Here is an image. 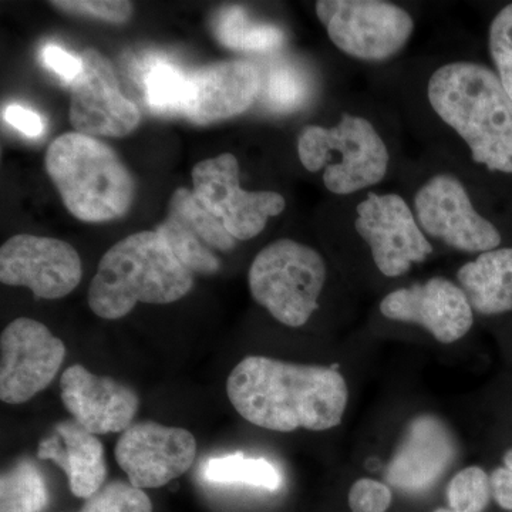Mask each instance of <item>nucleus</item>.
<instances>
[{"mask_svg":"<svg viewBox=\"0 0 512 512\" xmlns=\"http://www.w3.org/2000/svg\"><path fill=\"white\" fill-rule=\"evenodd\" d=\"M325 256L292 238L269 242L249 266L252 298L272 318L289 328H301L318 312L328 284Z\"/></svg>","mask_w":512,"mask_h":512,"instance_id":"6e6552de","label":"nucleus"},{"mask_svg":"<svg viewBox=\"0 0 512 512\" xmlns=\"http://www.w3.org/2000/svg\"><path fill=\"white\" fill-rule=\"evenodd\" d=\"M458 286L480 316L512 313V244L473 256L457 269Z\"/></svg>","mask_w":512,"mask_h":512,"instance_id":"412c9836","label":"nucleus"},{"mask_svg":"<svg viewBox=\"0 0 512 512\" xmlns=\"http://www.w3.org/2000/svg\"><path fill=\"white\" fill-rule=\"evenodd\" d=\"M379 312L390 322L426 329L444 345L463 339L473 328L476 316L466 293L446 276H431L393 289L379 302Z\"/></svg>","mask_w":512,"mask_h":512,"instance_id":"4468645a","label":"nucleus"},{"mask_svg":"<svg viewBox=\"0 0 512 512\" xmlns=\"http://www.w3.org/2000/svg\"><path fill=\"white\" fill-rule=\"evenodd\" d=\"M50 5L70 15L90 16L116 25L126 23L133 15V3L124 0H55Z\"/></svg>","mask_w":512,"mask_h":512,"instance_id":"c756f323","label":"nucleus"},{"mask_svg":"<svg viewBox=\"0 0 512 512\" xmlns=\"http://www.w3.org/2000/svg\"><path fill=\"white\" fill-rule=\"evenodd\" d=\"M156 231L192 275L217 274L221 269L218 254L237 247V239L188 188H178L171 195L167 217Z\"/></svg>","mask_w":512,"mask_h":512,"instance_id":"dca6fc26","label":"nucleus"},{"mask_svg":"<svg viewBox=\"0 0 512 512\" xmlns=\"http://www.w3.org/2000/svg\"><path fill=\"white\" fill-rule=\"evenodd\" d=\"M43 64L56 73L63 82L72 84L83 70L82 57L74 56L57 45H46L42 49Z\"/></svg>","mask_w":512,"mask_h":512,"instance_id":"2f4dec72","label":"nucleus"},{"mask_svg":"<svg viewBox=\"0 0 512 512\" xmlns=\"http://www.w3.org/2000/svg\"><path fill=\"white\" fill-rule=\"evenodd\" d=\"M392 491L372 478H360L349 491L352 512H386L392 504Z\"/></svg>","mask_w":512,"mask_h":512,"instance_id":"7c9ffc66","label":"nucleus"},{"mask_svg":"<svg viewBox=\"0 0 512 512\" xmlns=\"http://www.w3.org/2000/svg\"><path fill=\"white\" fill-rule=\"evenodd\" d=\"M80 512H153V504L141 488L116 480L86 500Z\"/></svg>","mask_w":512,"mask_h":512,"instance_id":"c85d7f7f","label":"nucleus"},{"mask_svg":"<svg viewBox=\"0 0 512 512\" xmlns=\"http://www.w3.org/2000/svg\"><path fill=\"white\" fill-rule=\"evenodd\" d=\"M197 200L214 214L237 241H251L261 235L274 218L281 217L288 201L272 188L245 190L241 165L232 153L200 161L192 168Z\"/></svg>","mask_w":512,"mask_h":512,"instance_id":"9d476101","label":"nucleus"},{"mask_svg":"<svg viewBox=\"0 0 512 512\" xmlns=\"http://www.w3.org/2000/svg\"><path fill=\"white\" fill-rule=\"evenodd\" d=\"M332 200V224L348 242L366 252L383 279L403 278L436 254L396 185Z\"/></svg>","mask_w":512,"mask_h":512,"instance_id":"423d86ee","label":"nucleus"},{"mask_svg":"<svg viewBox=\"0 0 512 512\" xmlns=\"http://www.w3.org/2000/svg\"><path fill=\"white\" fill-rule=\"evenodd\" d=\"M190 97L184 116L197 126L232 119L258 101L262 70L249 60H224L188 74Z\"/></svg>","mask_w":512,"mask_h":512,"instance_id":"f3484780","label":"nucleus"},{"mask_svg":"<svg viewBox=\"0 0 512 512\" xmlns=\"http://www.w3.org/2000/svg\"><path fill=\"white\" fill-rule=\"evenodd\" d=\"M83 70L72 86L70 123L92 137H126L140 126V110L120 90L113 64L96 49L83 50Z\"/></svg>","mask_w":512,"mask_h":512,"instance_id":"f8f14e48","label":"nucleus"},{"mask_svg":"<svg viewBox=\"0 0 512 512\" xmlns=\"http://www.w3.org/2000/svg\"><path fill=\"white\" fill-rule=\"evenodd\" d=\"M0 352V399L23 404L55 380L66 346L42 322L18 318L3 329Z\"/></svg>","mask_w":512,"mask_h":512,"instance_id":"9b49d317","label":"nucleus"},{"mask_svg":"<svg viewBox=\"0 0 512 512\" xmlns=\"http://www.w3.org/2000/svg\"><path fill=\"white\" fill-rule=\"evenodd\" d=\"M403 121L387 100L348 94L328 119L305 124L296 156L332 198L396 183L407 157Z\"/></svg>","mask_w":512,"mask_h":512,"instance_id":"f03ea898","label":"nucleus"},{"mask_svg":"<svg viewBox=\"0 0 512 512\" xmlns=\"http://www.w3.org/2000/svg\"><path fill=\"white\" fill-rule=\"evenodd\" d=\"M82 259L69 242L19 234L0 248V281L9 286H25L37 298L62 299L79 286Z\"/></svg>","mask_w":512,"mask_h":512,"instance_id":"ddd939ff","label":"nucleus"},{"mask_svg":"<svg viewBox=\"0 0 512 512\" xmlns=\"http://www.w3.org/2000/svg\"><path fill=\"white\" fill-rule=\"evenodd\" d=\"M144 92L151 110L184 114L190 97L188 74L167 62H154L143 77Z\"/></svg>","mask_w":512,"mask_h":512,"instance_id":"a878e982","label":"nucleus"},{"mask_svg":"<svg viewBox=\"0 0 512 512\" xmlns=\"http://www.w3.org/2000/svg\"><path fill=\"white\" fill-rule=\"evenodd\" d=\"M212 28L218 42L235 52L274 55L286 45V33L281 26L251 18L242 6L221 9Z\"/></svg>","mask_w":512,"mask_h":512,"instance_id":"4be33fe9","label":"nucleus"},{"mask_svg":"<svg viewBox=\"0 0 512 512\" xmlns=\"http://www.w3.org/2000/svg\"><path fill=\"white\" fill-rule=\"evenodd\" d=\"M50 495L45 477L30 458L10 466L0 478V512H43Z\"/></svg>","mask_w":512,"mask_h":512,"instance_id":"b1692460","label":"nucleus"},{"mask_svg":"<svg viewBox=\"0 0 512 512\" xmlns=\"http://www.w3.org/2000/svg\"><path fill=\"white\" fill-rule=\"evenodd\" d=\"M315 87L311 74L291 62H274L262 72L261 93L258 101L266 110L289 114L302 110L311 101Z\"/></svg>","mask_w":512,"mask_h":512,"instance_id":"5701e85b","label":"nucleus"},{"mask_svg":"<svg viewBox=\"0 0 512 512\" xmlns=\"http://www.w3.org/2000/svg\"><path fill=\"white\" fill-rule=\"evenodd\" d=\"M3 120L26 137H40L45 131L42 117L33 110L25 109L19 104L6 107L2 113Z\"/></svg>","mask_w":512,"mask_h":512,"instance_id":"473e14b6","label":"nucleus"},{"mask_svg":"<svg viewBox=\"0 0 512 512\" xmlns=\"http://www.w3.org/2000/svg\"><path fill=\"white\" fill-rule=\"evenodd\" d=\"M204 476L211 483L242 484L276 491L282 484L278 468L265 458L245 457L244 454L211 458L204 468Z\"/></svg>","mask_w":512,"mask_h":512,"instance_id":"393cba45","label":"nucleus"},{"mask_svg":"<svg viewBox=\"0 0 512 512\" xmlns=\"http://www.w3.org/2000/svg\"><path fill=\"white\" fill-rule=\"evenodd\" d=\"M387 101L424 151L456 165L512 222V100L487 59L420 56L387 74Z\"/></svg>","mask_w":512,"mask_h":512,"instance_id":"f257e3e1","label":"nucleus"},{"mask_svg":"<svg viewBox=\"0 0 512 512\" xmlns=\"http://www.w3.org/2000/svg\"><path fill=\"white\" fill-rule=\"evenodd\" d=\"M37 456L62 468L77 498L89 500L104 487L107 464L103 444L74 420L57 423L40 441Z\"/></svg>","mask_w":512,"mask_h":512,"instance_id":"aec40b11","label":"nucleus"},{"mask_svg":"<svg viewBox=\"0 0 512 512\" xmlns=\"http://www.w3.org/2000/svg\"><path fill=\"white\" fill-rule=\"evenodd\" d=\"M456 447L450 431L437 417H416L386 470L390 485L420 493L431 487L453 464Z\"/></svg>","mask_w":512,"mask_h":512,"instance_id":"6ab92c4d","label":"nucleus"},{"mask_svg":"<svg viewBox=\"0 0 512 512\" xmlns=\"http://www.w3.org/2000/svg\"><path fill=\"white\" fill-rule=\"evenodd\" d=\"M45 164L64 207L77 220H119L133 204V175L119 154L97 137L77 131L57 137L47 148Z\"/></svg>","mask_w":512,"mask_h":512,"instance_id":"0eeeda50","label":"nucleus"},{"mask_svg":"<svg viewBox=\"0 0 512 512\" xmlns=\"http://www.w3.org/2000/svg\"><path fill=\"white\" fill-rule=\"evenodd\" d=\"M315 13L340 55L369 66L394 62L417 30L410 9L389 0H318Z\"/></svg>","mask_w":512,"mask_h":512,"instance_id":"1a4fd4ad","label":"nucleus"},{"mask_svg":"<svg viewBox=\"0 0 512 512\" xmlns=\"http://www.w3.org/2000/svg\"><path fill=\"white\" fill-rule=\"evenodd\" d=\"M116 460L134 487L160 488L190 470L197 457L191 431L156 421L131 424L116 444Z\"/></svg>","mask_w":512,"mask_h":512,"instance_id":"2eb2a0df","label":"nucleus"},{"mask_svg":"<svg viewBox=\"0 0 512 512\" xmlns=\"http://www.w3.org/2000/svg\"><path fill=\"white\" fill-rule=\"evenodd\" d=\"M434 512H457V511L451 510V508H439V510H436Z\"/></svg>","mask_w":512,"mask_h":512,"instance_id":"f704fd0d","label":"nucleus"},{"mask_svg":"<svg viewBox=\"0 0 512 512\" xmlns=\"http://www.w3.org/2000/svg\"><path fill=\"white\" fill-rule=\"evenodd\" d=\"M491 497L490 477L480 467L464 468L448 484V508L457 512H484Z\"/></svg>","mask_w":512,"mask_h":512,"instance_id":"cd10ccee","label":"nucleus"},{"mask_svg":"<svg viewBox=\"0 0 512 512\" xmlns=\"http://www.w3.org/2000/svg\"><path fill=\"white\" fill-rule=\"evenodd\" d=\"M491 495L503 510L512 511V448L504 454V467L490 476Z\"/></svg>","mask_w":512,"mask_h":512,"instance_id":"72a5a7b5","label":"nucleus"},{"mask_svg":"<svg viewBox=\"0 0 512 512\" xmlns=\"http://www.w3.org/2000/svg\"><path fill=\"white\" fill-rule=\"evenodd\" d=\"M194 275L154 231L128 235L103 255L89 286L90 309L101 319L124 318L137 303L168 305L183 299Z\"/></svg>","mask_w":512,"mask_h":512,"instance_id":"39448f33","label":"nucleus"},{"mask_svg":"<svg viewBox=\"0 0 512 512\" xmlns=\"http://www.w3.org/2000/svg\"><path fill=\"white\" fill-rule=\"evenodd\" d=\"M227 394L239 416L281 433L339 426L349 397L345 377L332 367L265 356L242 359L228 377Z\"/></svg>","mask_w":512,"mask_h":512,"instance_id":"7ed1b4c3","label":"nucleus"},{"mask_svg":"<svg viewBox=\"0 0 512 512\" xmlns=\"http://www.w3.org/2000/svg\"><path fill=\"white\" fill-rule=\"evenodd\" d=\"M60 397L73 420L94 436L123 433L140 409V397L131 387L110 376L93 375L82 365L64 370Z\"/></svg>","mask_w":512,"mask_h":512,"instance_id":"a211bd4d","label":"nucleus"},{"mask_svg":"<svg viewBox=\"0 0 512 512\" xmlns=\"http://www.w3.org/2000/svg\"><path fill=\"white\" fill-rule=\"evenodd\" d=\"M485 47L488 63L512 100V0L500 3L488 20Z\"/></svg>","mask_w":512,"mask_h":512,"instance_id":"bb28decb","label":"nucleus"},{"mask_svg":"<svg viewBox=\"0 0 512 512\" xmlns=\"http://www.w3.org/2000/svg\"><path fill=\"white\" fill-rule=\"evenodd\" d=\"M394 184L434 247L476 256L512 244V222L444 158L424 150L407 157Z\"/></svg>","mask_w":512,"mask_h":512,"instance_id":"20e7f679","label":"nucleus"}]
</instances>
